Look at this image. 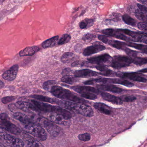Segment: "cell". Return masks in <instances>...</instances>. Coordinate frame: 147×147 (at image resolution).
Segmentation results:
<instances>
[{
	"instance_id": "cell-24",
	"label": "cell",
	"mask_w": 147,
	"mask_h": 147,
	"mask_svg": "<svg viewBox=\"0 0 147 147\" xmlns=\"http://www.w3.org/2000/svg\"><path fill=\"white\" fill-rule=\"evenodd\" d=\"M121 76L122 78H127L131 80L139 82L145 83L147 81V79L146 78L139 76L137 74L134 73H125L122 74Z\"/></svg>"
},
{
	"instance_id": "cell-25",
	"label": "cell",
	"mask_w": 147,
	"mask_h": 147,
	"mask_svg": "<svg viewBox=\"0 0 147 147\" xmlns=\"http://www.w3.org/2000/svg\"><path fill=\"white\" fill-rule=\"evenodd\" d=\"M14 118L18 120L24 125H26L28 123H32V121L30 118L28 117L26 115L20 112H16L14 113L13 115Z\"/></svg>"
},
{
	"instance_id": "cell-22",
	"label": "cell",
	"mask_w": 147,
	"mask_h": 147,
	"mask_svg": "<svg viewBox=\"0 0 147 147\" xmlns=\"http://www.w3.org/2000/svg\"><path fill=\"white\" fill-rule=\"evenodd\" d=\"M97 87L100 90L111 92L114 93H121L123 91V90L121 88H119L113 85L105 84H100L97 86Z\"/></svg>"
},
{
	"instance_id": "cell-14",
	"label": "cell",
	"mask_w": 147,
	"mask_h": 147,
	"mask_svg": "<svg viewBox=\"0 0 147 147\" xmlns=\"http://www.w3.org/2000/svg\"><path fill=\"white\" fill-rule=\"evenodd\" d=\"M106 47L103 45L99 44H96L94 45L88 47L84 50L83 54L84 56H89L99 52L104 51Z\"/></svg>"
},
{
	"instance_id": "cell-12",
	"label": "cell",
	"mask_w": 147,
	"mask_h": 147,
	"mask_svg": "<svg viewBox=\"0 0 147 147\" xmlns=\"http://www.w3.org/2000/svg\"><path fill=\"white\" fill-rule=\"evenodd\" d=\"M1 128L8 131L11 134L16 135L20 134V129L14 124L9 121H1Z\"/></svg>"
},
{
	"instance_id": "cell-45",
	"label": "cell",
	"mask_w": 147,
	"mask_h": 147,
	"mask_svg": "<svg viewBox=\"0 0 147 147\" xmlns=\"http://www.w3.org/2000/svg\"><path fill=\"white\" fill-rule=\"evenodd\" d=\"M85 63L84 62H81V61H76L72 63L71 65L72 67H79L84 66Z\"/></svg>"
},
{
	"instance_id": "cell-23",
	"label": "cell",
	"mask_w": 147,
	"mask_h": 147,
	"mask_svg": "<svg viewBox=\"0 0 147 147\" xmlns=\"http://www.w3.org/2000/svg\"><path fill=\"white\" fill-rule=\"evenodd\" d=\"M94 107L97 110L105 115H110L112 112L110 108L108 105L103 103H95Z\"/></svg>"
},
{
	"instance_id": "cell-33",
	"label": "cell",
	"mask_w": 147,
	"mask_h": 147,
	"mask_svg": "<svg viewBox=\"0 0 147 147\" xmlns=\"http://www.w3.org/2000/svg\"><path fill=\"white\" fill-rule=\"evenodd\" d=\"M93 24V20L91 19H85L81 21L79 24L81 29H85L91 26Z\"/></svg>"
},
{
	"instance_id": "cell-38",
	"label": "cell",
	"mask_w": 147,
	"mask_h": 147,
	"mask_svg": "<svg viewBox=\"0 0 147 147\" xmlns=\"http://www.w3.org/2000/svg\"><path fill=\"white\" fill-rule=\"evenodd\" d=\"M81 97L89 100H95L97 98L96 94L92 92H87L81 94Z\"/></svg>"
},
{
	"instance_id": "cell-9",
	"label": "cell",
	"mask_w": 147,
	"mask_h": 147,
	"mask_svg": "<svg viewBox=\"0 0 147 147\" xmlns=\"http://www.w3.org/2000/svg\"><path fill=\"white\" fill-rule=\"evenodd\" d=\"M102 33L105 35L115 37L117 38L123 40L127 42H136L135 40L133 38L127 37L124 34L119 32V31H115L113 29H104L102 31Z\"/></svg>"
},
{
	"instance_id": "cell-47",
	"label": "cell",
	"mask_w": 147,
	"mask_h": 147,
	"mask_svg": "<svg viewBox=\"0 0 147 147\" xmlns=\"http://www.w3.org/2000/svg\"><path fill=\"white\" fill-rule=\"evenodd\" d=\"M137 6H138L139 8L142 11L147 12V7H146V6H144V5L139 4V3L137 4Z\"/></svg>"
},
{
	"instance_id": "cell-15",
	"label": "cell",
	"mask_w": 147,
	"mask_h": 147,
	"mask_svg": "<svg viewBox=\"0 0 147 147\" xmlns=\"http://www.w3.org/2000/svg\"><path fill=\"white\" fill-rule=\"evenodd\" d=\"M30 97L41 102H46L50 103L53 104H57L61 106H62L64 102L63 101L59 100L57 98H51L42 96V95H33L30 96Z\"/></svg>"
},
{
	"instance_id": "cell-17",
	"label": "cell",
	"mask_w": 147,
	"mask_h": 147,
	"mask_svg": "<svg viewBox=\"0 0 147 147\" xmlns=\"http://www.w3.org/2000/svg\"><path fill=\"white\" fill-rule=\"evenodd\" d=\"M99 73L87 69L79 70L74 72V76L77 78H86L98 76Z\"/></svg>"
},
{
	"instance_id": "cell-52",
	"label": "cell",
	"mask_w": 147,
	"mask_h": 147,
	"mask_svg": "<svg viewBox=\"0 0 147 147\" xmlns=\"http://www.w3.org/2000/svg\"><path fill=\"white\" fill-rule=\"evenodd\" d=\"M0 147H7L6 146H4V145H3L2 144H1V146Z\"/></svg>"
},
{
	"instance_id": "cell-51",
	"label": "cell",
	"mask_w": 147,
	"mask_h": 147,
	"mask_svg": "<svg viewBox=\"0 0 147 147\" xmlns=\"http://www.w3.org/2000/svg\"><path fill=\"white\" fill-rule=\"evenodd\" d=\"M3 86H4V84L3 83L2 81H1V88H2Z\"/></svg>"
},
{
	"instance_id": "cell-3",
	"label": "cell",
	"mask_w": 147,
	"mask_h": 147,
	"mask_svg": "<svg viewBox=\"0 0 147 147\" xmlns=\"http://www.w3.org/2000/svg\"><path fill=\"white\" fill-rule=\"evenodd\" d=\"M31 102L35 105L41 111L46 113H55L63 115L70 119L72 117V114L65 109H63L60 106H54L42 102L35 100H31Z\"/></svg>"
},
{
	"instance_id": "cell-6",
	"label": "cell",
	"mask_w": 147,
	"mask_h": 147,
	"mask_svg": "<svg viewBox=\"0 0 147 147\" xmlns=\"http://www.w3.org/2000/svg\"><path fill=\"white\" fill-rule=\"evenodd\" d=\"M39 121L41 125L47 130L51 136L56 137L59 134L61 129L53 122L44 118H41Z\"/></svg>"
},
{
	"instance_id": "cell-21",
	"label": "cell",
	"mask_w": 147,
	"mask_h": 147,
	"mask_svg": "<svg viewBox=\"0 0 147 147\" xmlns=\"http://www.w3.org/2000/svg\"><path fill=\"white\" fill-rule=\"evenodd\" d=\"M40 48L39 47L32 46L28 47L25 49L21 51L19 53V55L20 57L24 56H32L39 51Z\"/></svg>"
},
{
	"instance_id": "cell-1",
	"label": "cell",
	"mask_w": 147,
	"mask_h": 147,
	"mask_svg": "<svg viewBox=\"0 0 147 147\" xmlns=\"http://www.w3.org/2000/svg\"><path fill=\"white\" fill-rule=\"evenodd\" d=\"M50 92L56 97L66 101L85 104L89 103L88 101L79 97L70 91L58 85L53 86Z\"/></svg>"
},
{
	"instance_id": "cell-5",
	"label": "cell",
	"mask_w": 147,
	"mask_h": 147,
	"mask_svg": "<svg viewBox=\"0 0 147 147\" xmlns=\"http://www.w3.org/2000/svg\"><path fill=\"white\" fill-rule=\"evenodd\" d=\"M1 138L5 144L11 147H23L25 146L23 141L20 138L5 132H1Z\"/></svg>"
},
{
	"instance_id": "cell-10",
	"label": "cell",
	"mask_w": 147,
	"mask_h": 147,
	"mask_svg": "<svg viewBox=\"0 0 147 147\" xmlns=\"http://www.w3.org/2000/svg\"><path fill=\"white\" fill-rule=\"evenodd\" d=\"M15 105L17 108L26 112L32 113L33 112H38L40 111L33 104H32L28 102L18 101L16 103Z\"/></svg>"
},
{
	"instance_id": "cell-39",
	"label": "cell",
	"mask_w": 147,
	"mask_h": 147,
	"mask_svg": "<svg viewBox=\"0 0 147 147\" xmlns=\"http://www.w3.org/2000/svg\"><path fill=\"white\" fill-rule=\"evenodd\" d=\"M78 139L79 140L83 142H88L91 139V136L88 133L81 134L78 136Z\"/></svg>"
},
{
	"instance_id": "cell-7",
	"label": "cell",
	"mask_w": 147,
	"mask_h": 147,
	"mask_svg": "<svg viewBox=\"0 0 147 147\" xmlns=\"http://www.w3.org/2000/svg\"><path fill=\"white\" fill-rule=\"evenodd\" d=\"M131 57L124 56H117L112 58L111 65L114 69H119L128 67L132 63Z\"/></svg>"
},
{
	"instance_id": "cell-35",
	"label": "cell",
	"mask_w": 147,
	"mask_h": 147,
	"mask_svg": "<svg viewBox=\"0 0 147 147\" xmlns=\"http://www.w3.org/2000/svg\"><path fill=\"white\" fill-rule=\"evenodd\" d=\"M123 20L126 24L129 26H134L136 25V21L128 15L124 14L123 16Z\"/></svg>"
},
{
	"instance_id": "cell-42",
	"label": "cell",
	"mask_w": 147,
	"mask_h": 147,
	"mask_svg": "<svg viewBox=\"0 0 147 147\" xmlns=\"http://www.w3.org/2000/svg\"><path fill=\"white\" fill-rule=\"evenodd\" d=\"M121 98L123 101L126 102H133L136 99L135 97L133 96H123Z\"/></svg>"
},
{
	"instance_id": "cell-18",
	"label": "cell",
	"mask_w": 147,
	"mask_h": 147,
	"mask_svg": "<svg viewBox=\"0 0 147 147\" xmlns=\"http://www.w3.org/2000/svg\"><path fill=\"white\" fill-rule=\"evenodd\" d=\"M70 87L71 89H72L78 93L81 94L87 93V92H92V93L97 94L100 92L98 90L91 86H71Z\"/></svg>"
},
{
	"instance_id": "cell-32",
	"label": "cell",
	"mask_w": 147,
	"mask_h": 147,
	"mask_svg": "<svg viewBox=\"0 0 147 147\" xmlns=\"http://www.w3.org/2000/svg\"><path fill=\"white\" fill-rule=\"evenodd\" d=\"M57 82L54 80H47L46 82L43 83V89L47 91L50 92L51 89L53 86L55 85H57Z\"/></svg>"
},
{
	"instance_id": "cell-41",
	"label": "cell",
	"mask_w": 147,
	"mask_h": 147,
	"mask_svg": "<svg viewBox=\"0 0 147 147\" xmlns=\"http://www.w3.org/2000/svg\"><path fill=\"white\" fill-rule=\"evenodd\" d=\"M72 74H74V72L70 68H65L62 71V75L63 77L72 76Z\"/></svg>"
},
{
	"instance_id": "cell-53",
	"label": "cell",
	"mask_w": 147,
	"mask_h": 147,
	"mask_svg": "<svg viewBox=\"0 0 147 147\" xmlns=\"http://www.w3.org/2000/svg\"><path fill=\"white\" fill-rule=\"evenodd\" d=\"M1 1H2V2H3V1H4V0H1Z\"/></svg>"
},
{
	"instance_id": "cell-36",
	"label": "cell",
	"mask_w": 147,
	"mask_h": 147,
	"mask_svg": "<svg viewBox=\"0 0 147 147\" xmlns=\"http://www.w3.org/2000/svg\"><path fill=\"white\" fill-rule=\"evenodd\" d=\"M74 56L75 55H74V53H65L61 57V58H60L61 62L64 63H66L74 58Z\"/></svg>"
},
{
	"instance_id": "cell-13",
	"label": "cell",
	"mask_w": 147,
	"mask_h": 147,
	"mask_svg": "<svg viewBox=\"0 0 147 147\" xmlns=\"http://www.w3.org/2000/svg\"><path fill=\"white\" fill-rule=\"evenodd\" d=\"M19 66L18 65H13L2 74L3 78L8 81H13L16 78L18 73Z\"/></svg>"
},
{
	"instance_id": "cell-43",
	"label": "cell",
	"mask_w": 147,
	"mask_h": 147,
	"mask_svg": "<svg viewBox=\"0 0 147 147\" xmlns=\"http://www.w3.org/2000/svg\"><path fill=\"white\" fill-rule=\"evenodd\" d=\"M138 27L143 32L147 34V23L145 22H140L138 23Z\"/></svg>"
},
{
	"instance_id": "cell-34",
	"label": "cell",
	"mask_w": 147,
	"mask_h": 147,
	"mask_svg": "<svg viewBox=\"0 0 147 147\" xmlns=\"http://www.w3.org/2000/svg\"><path fill=\"white\" fill-rule=\"evenodd\" d=\"M135 16L139 20L147 23V14L145 12L137 9L135 11Z\"/></svg>"
},
{
	"instance_id": "cell-40",
	"label": "cell",
	"mask_w": 147,
	"mask_h": 147,
	"mask_svg": "<svg viewBox=\"0 0 147 147\" xmlns=\"http://www.w3.org/2000/svg\"><path fill=\"white\" fill-rule=\"evenodd\" d=\"M16 97L14 96H9L4 97L1 99L2 102L4 104L8 103L10 102H13L16 99Z\"/></svg>"
},
{
	"instance_id": "cell-29",
	"label": "cell",
	"mask_w": 147,
	"mask_h": 147,
	"mask_svg": "<svg viewBox=\"0 0 147 147\" xmlns=\"http://www.w3.org/2000/svg\"><path fill=\"white\" fill-rule=\"evenodd\" d=\"M96 69L101 71V73H99L101 75L105 76H109L113 74V71L108 69L107 67L105 66L102 65H98L96 66Z\"/></svg>"
},
{
	"instance_id": "cell-48",
	"label": "cell",
	"mask_w": 147,
	"mask_h": 147,
	"mask_svg": "<svg viewBox=\"0 0 147 147\" xmlns=\"http://www.w3.org/2000/svg\"><path fill=\"white\" fill-rule=\"evenodd\" d=\"M7 115L5 113H2L1 115V121H8Z\"/></svg>"
},
{
	"instance_id": "cell-4",
	"label": "cell",
	"mask_w": 147,
	"mask_h": 147,
	"mask_svg": "<svg viewBox=\"0 0 147 147\" xmlns=\"http://www.w3.org/2000/svg\"><path fill=\"white\" fill-rule=\"evenodd\" d=\"M24 129L28 133L36 137L39 140L44 141L47 139V134L44 129L33 122L24 125Z\"/></svg>"
},
{
	"instance_id": "cell-44",
	"label": "cell",
	"mask_w": 147,
	"mask_h": 147,
	"mask_svg": "<svg viewBox=\"0 0 147 147\" xmlns=\"http://www.w3.org/2000/svg\"><path fill=\"white\" fill-rule=\"evenodd\" d=\"M96 35L94 34H85L83 37V40L84 41H87V40H91L94 39L96 38Z\"/></svg>"
},
{
	"instance_id": "cell-2",
	"label": "cell",
	"mask_w": 147,
	"mask_h": 147,
	"mask_svg": "<svg viewBox=\"0 0 147 147\" xmlns=\"http://www.w3.org/2000/svg\"><path fill=\"white\" fill-rule=\"evenodd\" d=\"M62 106L67 109L87 117H91L94 115V111L92 108L87 104L64 101Z\"/></svg>"
},
{
	"instance_id": "cell-11",
	"label": "cell",
	"mask_w": 147,
	"mask_h": 147,
	"mask_svg": "<svg viewBox=\"0 0 147 147\" xmlns=\"http://www.w3.org/2000/svg\"><path fill=\"white\" fill-rule=\"evenodd\" d=\"M88 62L91 63L96 64L98 65H102L112 60V57L108 54H104L97 57L88 58Z\"/></svg>"
},
{
	"instance_id": "cell-31",
	"label": "cell",
	"mask_w": 147,
	"mask_h": 147,
	"mask_svg": "<svg viewBox=\"0 0 147 147\" xmlns=\"http://www.w3.org/2000/svg\"><path fill=\"white\" fill-rule=\"evenodd\" d=\"M131 58L132 59V63L137 65H142L147 64V58L146 57L142 58L136 57Z\"/></svg>"
},
{
	"instance_id": "cell-50",
	"label": "cell",
	"mask_w": 147,
	"mask_h": 147,
	"mask_svg": "<svg viewBox=\"0 0 147 147\" xmlns=\"http://www.w3.org/2000/svg\"><path fill=\"white\" fill-rule=\"evenodd\" d=\"M139 72H141V73H146V72H147V69L139 71Z\"/></svg>"
},
{
	"instance_id": "cell-30",
	"label": "cell",
	"mask_w": 147,
	"mask_h": 147,
	"mask_svg": "<svg viewBox=\"0 0 147 147\" xmlns=\"http://www.w3.org/2000/svg\"><path fill=\"white\" fill-rule=\"evenodd\" d=\"M61 80L62 82L66 84H72L78 82L79 80L77 78H76L75 76H70L62 77L61 78Z\"/></svg>"
},
{
	"instance_id": "cell-27",
	"label": "cell",
	"mask_w": 147,
	"mask_h": 147,
	"mask_svg": "<svg viewBox=\"0 0 147 147\" xmlns=\"http://www.w3.org/2000/svg\"><path fill=\"white\" fill-rule=\"evenodd\" d=\"M126 45L130 47L135 48L137 50L141 51L143 53L147 54V46L141 44H136V43H133L132 42H127L125 43Z\"/></svg>"
},
{
	"instance_id": "cell-20",
	"label": "cell",
	"mask_w": 147,
	"mask_h": 147,
	"mask_svg": "<svg viewBox=\"0 0 147 147\" xmlns=\"http://www.w3.org/2000/svg\"><path fill=\"white\" fill-rule=\"evenodd\" d=\"M104 84L108 83L120 84L129 87L134 86V84L130 81L126 80L120 79L103 78Z\"/></svg>"
},
{
	"instance_id": "cell-8",
	"label": "cell",
	"mask_w": 147,
	"mask_h": 147,
	"mask_svg": "<svg viewBox=\"0 0 147 147\" xmlns=\"http://www.w3.org/2000/svg\"><path fill=\"white\" fill-rule=\"evenodd\" d=\"M46 115L50 121L54 123L65 126H69L70 124V118L60 114L55 113H47Z\"/></svg>"
},
{
	"instance_id": "cell-46",
	"label": "cell",
	"mask_w": 147,
	"mask_h": 147,
	"mask_svg": "<svg viewBox=\"0 0 147 147\" xmlns=\"http://www.w3.org/2000/svg\"><path fill=\"white\" fill-rule=\"evenodd\" d=\"M98 39L105 44H108L109 40L107 37L104 35H99L98 37Z\"/></svg>"
},
{
	"instance_id": "cell-19",
	"label": "cell",
	"mask_w": 147,
	"mask_h": 147,
	"mask_svg": "<svg viewBox=\"0 0 147 147\" xmlns=\"http://www.w3.org/2000/svg\"><path fill=\"white\" fill-rule=\"evenodd\" d=\"M101 96L104 100L110 102L114 104L121 105L123 103L121 98L116 96L114 95H111L107 92H102L101 93Z\"/></svg>"
},
{
	"instance_id": "cell-49",
	"label": "cell",
	"mask_w": 147,
	"mask_h": 147,
	"mask_svg": "<svg viewBox=\"0 0 147 147\" xmlns=\"http://www.w3.org/2000/svg\"><path fill=\"white\" fill-rule=\"evenodd\" d=\"M139 2L143 4L145 6H147V0H137Z\"/></svg>"
},
{
	"instance_id": "cell-28",
	"label": "cell",
	"mask_w": 147,
	"mask_h": 147,
	"mask_svg": "<svg viewBox=\"0 0 147 147\" xmlns=\"http://www.w3.org/2000/svg\"><path fill=\"white\" fill-rule=\"evenodd\" d=\"M108 44L114 48L121 49L123 51H125V49L127 48L126 47V45L125 43L118 41V40H109Z\"/></svg>"
},
{
	"instance_id": "cell-37",
	"label": "cell",
	"mask_w": 147,
	"mask_h": 147,
	"mask_svg": "<svg viewBox=\"0 0 147 147\" xmlns=\"http://www.w3.org/2000/svg\"><path fill=\"white\" fill-rule=\"evenodd\" d=\"M71 39V37L70 35L68 34H64L59 40L58 45H62L67 44L68 42H70Z\"/></svg>"
},
{
	"instance_id": "cell-16",
	"label": "cell",
	"mask_w": 147,
	"mask_h": 147,
	"mask_svg": "<svg viewBox=\"0 0 147 147\" xmlns=\"http://www.w3.org/2000/svg\"><path fill=\"white\" fill-rule=\"evenodd\" d=\"M23 141L26 147H44L40 142L27 134H23Z\"/></svg>"
},
{
	"instance_id": "cell-26",
	"label": "cell",
	"mask_w": 147,
	"mask_h": 147,
	"mask_svg": "<svg viewBox=\"0 0 147 147\" xmlns=\"http://www.w3.org/2000/svg\"><path fill=\"white\" fill-rule=\"evenodd\" d=\"M59 38L58 35H57L45 40L41 44L42 47L44 49H47L55 46L58 42Z\"/></svg>"
}]
</instances>
